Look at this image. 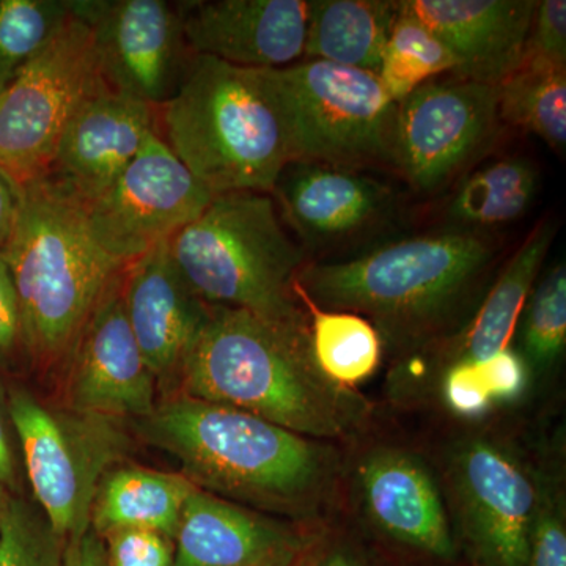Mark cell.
Returning a JSON list of instances; mask_svg holds the SVG:
<instances>
[{"instance_id":"10","label":"cell","mask_w":566,"mask_h":566,"mask_svg":"<svg viewBox=\"0 0 566 566\" xmlns=\"http://www.w3.org/2000/svg\"><path fill=\"white\" fill-rule=\"evenodd\" d=\"M214 197L155 133L117 181L81 207L95 243L129 264L196 221Z\"/></svg>"},{"instance_id":"20","label":"cell","mask_w":566,"mask_h":566,"mask_svg":"<svg viewBox=\"0 0 566 566\" xmlns=\"http://www.w3.org/2000/svg\"><path fill=\"white\" fill-rule=\"evenodd\" d=\"M457 61L461 80L501 85L521 65L534 0H406Z\"/></svg>"},{"instance_id":"7","label":"cell","mask_w":566,"mask_h":566,"mask_svg":"<svg viewBox=\"0 0 566 566\" xmlns=\"http://www.w3.org/2000/svg\"><path fill=\"white\" fill-rule=\"evenodd\" d=\"M262 73L292 163L354 170L394 161L397 103L378 74L308 59Z\"/></svg>"},{"instance_id":"16","label":"cell","mask_w":566,"mask_h":566,"mask_svg":"<svg viewBox=\"0 0 566 566\" xmlns=\"http://www.w3.org/2000/svg\"><path fill=\"white\" fill-rule=\"evenodd\" d=\"M178 9L193 55L253 70L304 57L307 0H188Z\"/></svg>"},{"instance_id":"26","label":"cell","mask_w":566,"mask_h":566,"mask_svg":"<svg viewBox=\"0 0 566 566\" xmlns=\"http://www.w3.org/2000/svg\"><path fill=\"white\" fill-rule=\"evenodd\" d=\"M499 118L535 134L551 147L566 144V69L523 61L501 85Z\"/></svg>"},{"instance_id":"33","label":"cell","mask_w":566,"mask_h":566,"mask_svg":"<svg viewBox=\"0 0 566 566\" xmlns=\"http://www.w3.org/2000/svg\"><path fill=\"white\" fill-rule=\"evenodd\" d=\"M538 480V506L528 536L526 566H566L564 495L546 479Z\"/></svg>"},{"instance_id":"25","label":"cell","mask_w":566,"mask_h":566,"mask_svg":"<svg viewBox=\"0 0 566 566\" xmlns=\"http://www.w3.org/2000/svg\"><path fill=\"white\" fill-rule=\"evenodd\" d=\"M294 292L311 315L308 342L319 370L335 385L356 389L381 363V334L365 316L324 311L297 292L296 286Z\"/></svg>"},{"instance_id":"28","label":"cell","mask_w":566,"mask_h":566,"mask_svg":"<svg viewBox=\"0 0 566 566\" xmlns=\"http://www.w3.org/2000/svg\"><path fill=\"white\" fill-rule=\"evenodd\" d=\"M528 374L523 356L510 346L485 360L446 365L442 400L461 419H479L495 406L513 403L523 397Z\"/></svg>"},{"instance_id":"22","label":"cell","mask_w":566,"mask_h":566,"mask_svg":"<svg viewBox=\"0 0 566 566\" xmlns=\"http://www.w3.org/2000/svg\"><path fill=\"white\" fill-rule=\"evenodd\" d=\"M196 488L182 474L115 465L96 490L91 528L99 538L115 531L142 528L174 539L182 506Z\"/></svg>"},{"instance_id":"3","label":"cell","mask_w":566,"mask_h":566,"mask_svg":"<svg viewBox=\"0 0 566 566\" xmlns=\"http://www.w3.org/2000/svg\"><path fill=\"white\" fill-rule=\"evenodd\" d=\"M20 303L25 356L65 364L112 282L117 262L88 232L81 203L46 178L18 188V214L2 251Z\"/></svg>"},{"instance_id":"30","label":"cell","mask_w":566,"mask_h":566,"mask_svg":"<svg viewBox=\"0 0 566 566\" xmlns=\"http://www.w3.org/2000/svg\"><path fill=\"white\" fill-rule=\"evenodd\" d=\"M70 0H0V93L70 20Z\"/></svg>"},{"instance_id":"31","label":"cell","mask_w":566,"mask_h":566,"mask_svg":"<svg viewBox=\"0 0 566 566\" xmlns=\"http://www.w3.org/2000/svg\"><path fill=\"white\" fill-rule=\"evenodd\" d=\"M521 326V356L528 370L545 374L566 346V270L557 264L528 294Z\"/></svg>"},{"instance_id":"29","label":"cell","mask_w":566,"mask_h":566,"mask_svg":"<svg viewBox=\"0 0 566 566\" xmlns=\"http://www.w3.org/2000/svg\"><path fill=\"white\" fill-rule=\"evenodd\" d=\"M455 70L457 61L449 48L400 2L378 71L390 98L398 104L420 85Z\"/></svg>"},{"instance_id":"38","label":"cell","mask_w":566,"mask_h":566,"mask_svg":"<svg viewBox=\"0 0 566 566\" xmlns=\"http://www.w3.org/2000/svg\"><path fill=\"white\" fill-rule=\"evenodd\" d=\"M63 566H109L103 539L92 528L71 536L63 547Z\"/></svg>"},{"instance_id":"15","label":"cell","mask_w":566,"mask_h":566,"mask_svg":"<svg viewBox=\"0 0 566 566\" xmlns=\"http://www.w3.org/2000/svg\"><path fill=\"white\" fill-rule=\"evenodd\" d=\"M158 133L155 107L104 85L66 123L43 178L81 205L98 199Z\"/></svg>"},{"instance_id":"14","label":"cell","mask_w":566,"mask_h":566,"mask_svg":"<svg viewBox=\"0 0 566 566\" xmlns=\"http://www.w3.org/2000/svg\"><path fill=\"white\" fill-rule=\"evenodd\" d=\"M125 270L96 305L66 359L65 406L139 422L153 415L158 401L155 376L126 318Z\"/></svg>"},{"instance_id":"23","label":"cell","mask_w":566,"mask_h":566,"mask_svg":"<svg viewBox=\"0 0 566 566\" xmlns=\"http://www.w3.org/2000/svg\"><path fill=\"white\" fill-rule=\"evenodd\" d=\"M400 2L308 0L304 57L378 74Z\"/></svg>"},{"instance_id":"2","label":"cell","mask_w":566,"mask_h":566,"mask_svg":"<svg viewBox=\"0 0 566 566\" xmlns=\"http://www.w3.org/2000/svg\"><path fill=\"white\" fill-rule=\"evenodd\" d=\"M140 436L177 458L186 479L219 497L311 520L334 493V453L260 417L177 394L139 420Z\"/></svg>"},{"instance_id":"6","label":"cell","mask_w":566,"mask_h":566,"mask_svg":"<svg viewBox=\"0 0 566 566\" xmlns=\"http://www.w3.org/2000/svg\"><path fill=\"white\" fill-rule=\"evenodd\" d=\"M169 253L205 303L308 327L294 292L304 252L283 229L271 193L216 196L196 221L170 238Z\"/></svg>"},{"instance_id":"11","label":"cell","mask_w":566,"mask_h":566,"mask_svg":"<svg viewBox=\"0 0 566 566\" xmlns=\"http://www.w3.org/2000/svg\"><path fill=\"white\" fill-rule=\"evenodd\" d=\"M70 7L92 33L107 87L155 109L172 98L193 57L178 2L70 0Z\"/></svg>"},{"instance_id":"1","label":"cell","mask_w":566,"mask_h":566,"mask_svg":"<svg viewBox=\"0 0 566 566\" xmlns=\"http://www.w3.org/2000/svg\"><path fill=\"white\" fill-rule=\"evenodd\" d=\"M175 382L181 395L240 409L311 439L356 433L370 415L363 395L319 370L308 327L222 305H211Z\"/></svg>"},{"instance_id":"18","label":"cell","mask_w":566,"mask_h":566,"mask_svg":"<svg viewBox=\"0 0 566 566\" xmlns=\"http://www.w3.org/2000/svg\"><path fill=\"white\" fill-rule=\"evenodd\" d=\"M174 566H296L311 536L196 488L182 506Z\"/></svg>"},{"instance_id":"24","label":"cell","mask_w":566,"mask_h":566,"mask_svg":"<svg viewBox=\"0 0 566 566\" xmlns=\"http://www.w3.org/2000/svg\"><path fill=\"white\" fill-rule=\"evenodd\" d=\"M553 238V223L545 221L517 249L471 324L453 344L446 365L485 360L509 348Z\"/></svg>"},{"instance_id":"4","label":"cell","mask_w":566,"mask_h":566,"mask_svg":"<svg viewBox=\"0 0 566 566\" xmlns=\"http://www.w3.org/2000/svg\"><path fill=\"white\" fill-rule=\"evenodd\" d=\"M158 133L214 196L273 193L292 163L262 70L193 55L180 88L156 109Z\"/></svg>"},{"instance_id":"13","label":"cell","mask_w":566,"mask_h":566,"mask_svg":"<svg viewBox=\"0 0 566 566\" xmlns=\"http://www.w3.org/2000/svg\"><path fill=\"white\" fill-rule=\"evenodd\" d=\"M450 482L476 566H526L539 480L497 442L472 439L453 455Z\"/></svg>"},{"instance_id":"36","label":"cell","mask_w":566,"mask_h":566,"mask_svg":"<svg viewBox=\"0 0 566 566\" xmlns=\"http://www.w3.org/2000/svg\"><path fill=\"white\" fill-rule=\"evenodd\" d=\"M21 354H25V348L20 303L9 266L0 252V370L11 367Z\"/></svg>"},{"instance_id":"40","label":"cell","mask_w":566,"mask_h":566,"mask_svg":"<svg viewBox=\"0 0 566 566\" xmlns=\"http://www.w3.org/2000/svg\"><path fill=\"white\" fill-rule=\"evenodd\" d=\"M312 547L296 566H365L352 551L345 547L327 546L322 549H312Z\"/></svg>"},{"instance_id":"8","label":"cell","mask_w":566,"mask_h":566,"mask_svg":"<svg viewBox=\"0 0 566 566\" xmlns=\"http://www.w3.org/2000/svg\"><path fill=\"white\" fill-rule=\"evenodd\" d=\"M9 409L41 513L63 542L85 534L103 476L132 452L125 420L48 405L22 387L9 390Z\"/></svg>"},{"instance_id":"35","label":"cell","mask_w":566,"mask_h":566,"mask_svg":"<svg viewBox=\"0 0 566 566\" xmlns=\"http://www.w3.org/2000/svg\"><path fill=\"white\" fill-rule=\"evenodd\" d=\"M523 61L547 63L566 69V2H536Z\"/></svg>"},{"instance_id":"32","label":"cell","mask_w":566,"mask_h":566,"mask_svg":"<svg viewBox=\"0 0 566 566\" xmlns=\"http://www.w3.org/2000/svg\"><path fill=\"white\" fill-rule=\"evenodd\" d=\"M63 547L41 510L11 495L0 521V566H63Z\"/></svg>"},{"instance_id":"5","label":"cell","mask_w":566,"mask_h":566,"mask_svg":"<svg viewBox=\"0 0 566 566\" xmlns=\"http://www.w3.org/2000/svg\"><path fill=\"white\" fill-rule=\"evenodd\" d=\"M491 256L468 230L424 234L346 262L304 264L296 290L324 311L374 318L395 340L417 337L460 304Z\"/></svg>"},{"instance_id":"21","label":"cell","mask_w":566,"mask_h":566,"mask_svg":"<svg viewBox=\"0 0 566 566\" xmlns=\"http://www.w3.org/2000/svg\"><path fill=\"white\" fill-rule=\"evenodd\" d=\"M283 218L304 240L357 232L385 208L387 191L371 178L315 163H290L271 193Z\"/></svg>"},{"instance_id":"41","label":"cell","mask_w":566,"mask_h":566,"mask_svg":"<svg viewBox=\"0 0 566 566\" xmlns=\"http://www.w3.org/2000/svg\"><path fill=\"white\" fill-rule=\"evenodd\" d=\"M11 495H13V493H10L7 488L0 486V521H2L3 513H6Z\"/></svg>"},{"instance_id":"27","label":"cell","mask_w":566,"mask_h":566,"mask_svg":"<svg viewBox=\"0 0 566 566\" xmlns=\"http://www.w3.org/2000/svg\"><path fill=\"white\" fill-rule=\"evenodd\" d=\"M538 172L521 158L502 159L465 178L449 205L460 227H494L523 216L534 200Z\"/></svg>"},{"instance_id":"19","label":"cell","mask_w":566,"mask_h":566,"mask_svg":"<svg viewBox=\"0 0 566 566\" xmlns=\"http://www.w3.org/2000/svg\"><path fill=\"white\" fill-rule=\"evenodd\" d=\"M357 486L365 515L381 534L431 557L455 556L444 499L420 458L375 450L357 469Z\"/></svg>"},{"instance_id":"34","label":"cell","mask_w":566,"mask_h":566,"mask_svg":"<svg viewBox=\"0 0 566 566\" xmlns=\"http://www.w3.org/2000/svg\"><path fill=\"white\" fill-rule=\"evenodd\" d=\"M109 566H174L175 543L155 531L125 528L102 538Z\"/></svg>"},{"instance_id":"12","label":"cell","mask_w":566,"mask_h":566,"mask_svg":"<svg viewBox=\"0 0 566 566\" xmlns=\"http://www.w3.org/2000/svg\"><path fill=\"white\" fill-rule=\"evenodd\" d=\"M499 120L494 85L433 80L397 104L394 163L419 191H433L471 159Z\"/></svg>"},{"instance_id":"39","label":"cell","mask_w":566,"mask_h":566,"mask_svg":"<svg viewBox=\"0 0 566 566\" xmlns=\"http://www.w3.org/2000/svg\"><path fill=\"white\" fill-rule=\"evenodd\" d=\"M18 214V188L0 172V252L9 243Z\"/></svg>"},{"instance_id":"9","label":"cell","mask_w":566,"mask_h":566,"mask_svg":"<svg viewBox=\"0 0 566 566\" xmlns=\"http://www.w3.org/2000/svg\"><path fill=\"white\" fill-rule=\"evenodd\" d=\"M104 85L92 33L71 11L50 46L0 93V172L17 188L43 178L66 123Z\"/></svg>"},{"instance_id":"37","label":"cell","mask_w":566,"mask_h":566,"mask_svg":"<svg viewBox=\"0 0 566 566\" xmlns=\"http://www.w3.org/2000/svg\"><path fill=\"white\" fill-rule=\"evenodd\" d=\"M20 447L10 417L9 394L0 387V486L7 488L10 493L20 490Z\"/></svg>"},{"instance_id":"17","label":"cell","mask_w":566,"mask_h":566,"mask_svg":"<svg viewBox=\"0 0 566 566\" xmlns=\"http://www.w3.org/2000/svg\"><path fill=\"white\" fill-rule=\"evenodd\" d=\"M122 294L126 318L156 385H172L211 305L182 279L169 241L126 266Z\"/></svg>"}]
</instances>
